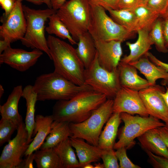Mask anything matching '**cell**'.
<instances>
[{
  "mask_svg": "<svg viewBox=\"0 0 168 168\" xmlns=\"http://www.w3.org/2000/svg\"><path fill=\"white\" fill-rule=\"evenodd\" d=\"M107 99L105 95L93 89L84 91L69 100H58L53 107L52 115L54 120L81 123Z\"/></svg>",
  "mask_w": 168,
  "mask_h": 168,
  "instance_id": "obj_1",
  "label": "cell"
},
{
  "mask_svg": "<svg viewBox=\"0 0 168 168\" xmlns=\"http://www.w3.org/2000/svg\"><path fill=\"white\" fill-rule=\"evenodd\" d=\"M47 41L54 71L77 85H85L84 77L85 68L76 49L50 35L47 37Z\"/></svg>",
  "mask_w": 168,
  "mask_h": 168,
  "instance_id": "obj_2",
  "label": "cell"
},
{
  "mask_svg": "<svg viewBox=\"0 0 168 168\" xmlns=\"http://www.w3.org/2000/svg\"><path fill=\"white\" fill-rule=\"evenodd\" d=\"M33 86L37 101L68 100L82 91L93 89L87 85H77L54 71L38 77Z\"/></svg>",
  "mask_w": 168,
  "mask_h": 168,
  "instance_id": "obj_3",
  "label": "cell"
},
{
  "mask_svg": "<svg viewBox=\"0 0 168 168\" xmlns=\"http://www.w3.org/2000/svg\"><path fill=\"white\" fill-rule=\"evenodd\" d=\"M89 2L91 19L88 32L94 40L122 42L134 36L135 32L128 31L116 23L108 15L104 8Z\"/></svg>",
  "mask_w": 168,
  "mask_h": 168,
  "instance_id": "obj_4",
  "label": "cell"
},
{
  "mask_svg": "<svg viewBox=\"0 0 168 168\" xmlns=\"http://www.w3.org/2000/svg\"><path fill=\"white\" fill-rule=\"evenodd\" d=\"M26 22V31L22 44L26 47L36 49L45 52L50 59L47 39L45 36V22L57 11L53 8L35 10L22 5Z\"/></svg>",
  "mask_w": 168,
  "mask_h": 168,
  "instance_id": "obj_5",
  "label": "cell"
},
{
  "mask_svg": "<svg viewBox=\"0 0 168 168\" xmlns=\"http://www.w3.org/2000/svg\"><path fill=\"white\" fill-rule=\"evenodd\" d=\"M113 99H107L84 121L78 123H70L72 134L70 137L82 138L90 144L98 146L102 128L113 113Z\"/></svg>",
  "mask_w": 168,
  "mask_h": 168,
  "instance_id": "obj_6",
  "label": "cell"
},
{
  "mask_svg": "<svg viewBox=\"0 0 168 168\" xmlns=\"http://www.w3.org/2000/svg\"><path fill=\"white\" fill-rule=\"evenodd\" d=\"M56 14L76 41H78L80 35L88 31L91 19L89 0L66 1Z\"/></svg>",
  "mask_w": 168,
  "mask_h": 168,
  "instance_id": "obj_7",
  "label": "cell"
},
{
  "mask_svg": "<svg viewBox=\"0 0 168 168\" xmlns=\"http://www.w3.org/2000/svg\"><path fill=\"white\" fill-rule=\"evenodd\" d=\"M120 115L124 125L121 130L118 141L114 145V149L122 147L129 149L135 144V138L150 129L165 125L159 119L151 115L133 116L124 112Z\"/></svg>",
  "mask_w": 168,
  "mask_h": 168,
  "instance_id": "obj_8",
  "label": "cell"
},
{
  "mask_svg": "<svg viewBox=\"0 0 168 168\" xmlns=\"http://www.w3.org/2000/svg\"><path fill=\"white\" fill-rule=\"evenodd\" d=\"M84 83L96 92L104 94L107 99H113L121 87L118 69L109 71L104 69L98 62L97 52L90 66L85 69Z\"/></svg>",
  "mask_w": 168,
  "mask_h": 168,
  "instance_id": "obj_9",
  "label": "cell"
},
{
  "mask_svg": "<svg viewBox=\"0 0 168 168\" xmlns=\"http://www.w3.org/2000/svg\"><path fill=\"white\" fill-rule=\"evenodd\" d=\"M16 136L3 148L0 157V168H21L22 157L29 146L25 124H19Z\"/></svg>",
  "mask_w": 168,
  "mask_h": 168,
  "instance_id": "obj_10",
  "label": "cell"
},
{
  "mask_svg": "<svg viewBox=\"0 0 168 168\" xmlns=\"http://www.w3.org/2000/svg\"><path fill=\"white\" fill-rule=\"evenodd\" d=\"M0 36L11 43L21 40L24 37L26 22L21 2L16 0L15 6L8 15L4 13L1 16Z\"/></svg>",
  "mask_w": 168,
  "mask_h": 168,
  "instance_id": "obj_11",
  "label": "cell"
},
{
  "mask_svg": "<svg viewBox=\"0 0 168 168\" xmlns=\"http://www.w3.org/2000/svg\"><path fill=\"white\" fill-rule=\"evenodd\" d=\"M42 51L34 49L28 51L9 46L0 54V63L6 64L19 71L25 72L34 65L43 54Z\"/></svg>",
  "mask_w": 168,
  "mask_h": 168,
  "instance_id": "obj_12",
  "label": "cell"
},
{
  "mask_svg": "<svg viewBox=\"0 0 168 168\" xmlns=\"http://www.w3.org/2000/svg\"><path fill=\"white\" fill-rule=\"evenodd\" d=\"M113 100V113L149 115L138 91L121 87Z\"/></svg>",
  "mask_w": 168,
  "mask_h": 168,
  "instance_id": "obj_13",
  "label": "cell"
},
{
  "mask_svg": "<svg viewBox=\"0 0 168 168\" xmlns=\"http://www.w3.org/2000/svg\"><path fill=\"white\" fill-rule=\"evenodd\" d=\"M164 88L159 85L151 86L139 91L140 96L149 115L168 123V107L161 93Z\"/></svg>",
  "mask_w": 168,
  "mask_h": 168,
  "instance_id": "obj_14",
  "label": "cell"
},
{
  "mask_svg": "<svg viewBox=\"0 0 168 168\" xmlns=\"http://www.w3.org/2000/svg\"><path fill=\"white\" fill-rule=\"evenodd\" d=\"M94 40L99 64L109 71L116 70L123 54L122 42L115 40Z\"/></svg>",
  "mask_w": 168,
  "mask_h": 168,
  "instance_id": "obj_15",
  "label": "cell"
},
{
  "mask_svg": "<svg viewBox=\"0 0 168 168\" xmlns=\"http://www.w3.org/2000/svg\"><path fill=\"white\" fill-rule=\"evenodd\" d=\"M118 69L122 87L139 91L151 86L147 79L138 75L137 69L129 63L120 61Z\"/></svg>",
  "mask_w": 168,
  "mask_h": 168,
  "instance_id": "obj_16",
  "label": "cell"
},
{
  "mask_svg": "<svg viewBox=\"0 0 168 168\" xmlns=\"http://www.w3.org/2000/svg\"><path fill=\"white\" fill-rule=\"evenodd\" d=\"M35 125L33 136L35 137L29 144L25 153L26 156L39 149L51 131V124L54 121L52 115L44 116L37 115L35 118Z\"/></svg>",
  "mask_w": 168,
  "mask_h": 168,
  "instance_id": "obj_17",
  "label": "cell"
},
{
  "mask_svg": "<svg viewBox=\"0 0 168 168\" xmlns=\"http://www.w3.org/2000/svg\"><path fill=\"white\" fill-rule=\"evenodd\" d=\"M138 38L134 43L129 42H126L130 52L127 55L121 59L120 61L126 63L136 61L145 55L151 49L153 45L149 36V31L143 29H139L137 31Z\"/></svg>",
  "mask_w": 168,
  "mask_h": 168,
  "instance_id": "obj_18",
  "label": "cell"
},
{
  "mask_svg": "<svg viewBox=\"0 0 168 168\" xmlns=\"http://www.w3.org/2000/svg\"><path fill=\"white\" fill-rule=\"evenodd\" d=\"M69 139L72 146L76 150L80 168H83L88 163L100 160L102 149L87 143L82 138L69 137Z\"/></svg>",
  "mask_w": 168,
  "mask_h": 168,
  "instance_id": "obj_19",
  "label": "cell"
},
{
  "mask_svg": "<svg viewBox=\"0 0 168 168\" xmlns=\"http://www.w3.org/2000/svg\"><path fill=\"white\" fill-rule=\"evenodd\" d=\"M128 63L134 67L144 75L151 86L155 85L156 81L159 79L168 81V72L152 62L146 55Z\"/></svg>",
  "mask_w": 168,
  "mask_h": 168,
  "instance_id": "obj_20",
  "label": "cell"
},
{
  "mask_svg": "<svg viewBox=\"0 0 168 168\" xmlns=\"http://www.w3.org/2000/svg\"><path fill=\"white\" fill-rule=\"evenodd\" d=\"M137 138L145 150L168 159V149L156 128L148 130Z\"/></svg>",
  "mask_w": 168,
  "mask_h": 168,
  "instance_id": "obj_21",
  "label": "cell"
},
{
  "mask_svg": "<svg viewBox=\"0 0 168 168\" xmlns=\"http://www.w3.org/2000/svg\"><path fill=\"white\" fill-rule=\"evenodd\" d=\"M23 90L21 85L15 87L6 102L0 105L2 118L11 119L18 124L22 121V116L18 112V107L19 100L22 97Z\"/></svg>",
  "mask_w": 168,
  "mask_h": 168,
  "instance_id": "obj_22",
  "label": "cell"
},
{
  "mask_svg": "<svg viewBox=\"0 0 168 168\" xmlns=\"http://www.w3.org/2000/svg\"><path fill=\"white\" fill-rule=\"evenodd\" d=\"M121 120L120 113L112 114L99 136L98 145L99 147L101 149L113 148Z\"/></svg>",
  "mask_w": 168,
  "mask_h": 168,
  "instance_id": "obj_23",
  "label": "cell"
},
{
  "mask_svg": "<svg viewBox=\"0 0 168 168\" xmlns=\"http://www.w3.org/2000/svg\"><path fill=\"white\" fill-rule=\"evenodd\" d=\"M22 97L26 100V112L25 118V125L28 133V142L30 144L33 139L32 138L35 128V106L37 99V95L34 91L33 86L28 85L23 89Z\"/></svg>",
  "mask_w": 168,
  "mask_h": 168,
  "instance_id": "obj_24",
  "label": "cell"
},
{
  "mask_svg": "<svg viewBox=\"0 0 168 168\" xmlns=\"http://www.w3.org/2000/svg\"><path fill=\"white\" fill-rule=\"evenodd\" d=\"M78 41L77 52L86 69L91 65L97 53L95 40L87 31L80 36Z\"/></svg>",
  "mask_w": 168,
  "mask_h": 168,
  "instance_id": "obj_25",
  "label": "cell"
},
{
  "mask_svg": "<svg viewBox=\"0 0 168 168\" xmlns=\"http://www.w3.org/2000/svg\"><path fill=\"white\" fill-rule=\"evenodd\" d=\"M69 123L54 120L51 124V132L40 149L53 148L61 142L71 137L72 134L69 127Z\"/></svg>",
  "mask_w": 168,
  "mask_h": 168,
  "instance_id": "obj_26",
  "label": "cell"
},
{
  "mask_svg": "<svg viewBox=\"0 0 168 168\" xmlns=\"http://www.w3.org/2000/svg\"><path fill=\"white\" fill-rule=\"evenodd\" d=\"M111 17L128 31L137 32L139 29L138 21L133 9H109Z\"/></svg>",
  "mask_w": 168,
  "mask_h": 168,
  "instance_id": "obj_27",
  "label": "cell"
},
{
  "mask_svg": "<svg viewBox=\"0 0 168 168\" xmlns=\"http://www.w3.org/2000/svg\"><path fill=\"white\" fill-rule=\"evenodd\" d=\"M72 147L69 137L53 147L63 168H80L79 161Z\"/></svg>",
  "mask_w": 168,
  "mask_h": 168,
  "instance_id": "obj_28",
  "label": "cell"
},
{
  "mask_svg": "<svg viewBox=\"0 0 168 168\" xmlns=\"http://www.w3.org/2000/svg\"><path fill=\"white\" fill-rule=\"evenodd\" d=\"M34 154V161L38 168H63L53 148L38 150Z\"/></svg>",
  "mask_w": 168,
  "mask_h": 168,
  "instance_id": "obj_29",
  "label": "cell"
},
{
  "mask_svg": "<svg viewBox=\"0 0 168 168\" xmlns=\"http://www.w3.org/2000/svg\"><path fill=\"white\" fill-rule=\"evenodd\" d=\"M138 21L139 29L149 31L160 15L145 4H142L133 9Z\"/></svg>",
  "mask_w": 168,
  "mask_h": 168,
  "instance_id": "obj_30",
  "label": "cell"
},
{
  "mask_svg": "<svg viewBox=\"0 0 168 168\" xmlns=\"http://www.w3.org/2000/svg\"><path fill=\"white\" fill-rule=\"evenodd\" d=\"M48 25L45 30L49 35L54 34L63 40L67 39L72 45L77 43L72 37L68 29L56 13L49 18Z\"/></svg>",
  "mask_w": 168,
  "mask_h": 168,
  "instance_id": "obj_31",
  "label": "cell"
},
{
  "mask_svg": "<svg viewBox=\"0 0 168 168\" xmlns=\"http://www.w3.org/2000/svg\"><path fill=\"white\" fill-rule=\"evenodd\" d=\"M162 22V19L159 16L152 26L149 35L157 50L159 52L166 53L168 52V49L165 46Z\"/></svg>",
  "mask_w": 168,
  "mask_h": 168,
  "instance_id": "obj_32",
  "label": "cell"
},
{
  "mask_svg": "<svg viewBox=\"0 0 168 168\" xmlns=\"http://www.w3.org/2000/svg\"><path fill=\"white\" fill-rule=\"evenodd\" d=\"M19 124L11 119L1 118L0 121V146L11 140L12 135L17 130Z\"/></svg>",
  "mask_w": 168,
  "mask_h": 168,
  "instance_id": "obj_33",
  "label": "cell"
},
{
  "mask_svg": "<svg viewBox=\"0 0 168 168\" xmlns=\"http://www.w3.org/2000/svg\"><path fill=\"white\" fill-rule=\"evenodd\" d=\"M113 148L102 149L101 156L105 168H119L118 158Z\"/></svg>",
  "mask_w": 168,
  "mask_h": 168,
  "instance_id": "obj_34",
  "label": "cell"
},
{
  "mask_svg": "<svg viewBox=\"0 0 168 168\" xmlns=\"http://www.w3.org/2000/svg\"><path fill=\"white\" fill-rule=\"evenodd\" d=\"M126 148L122 147L116 149L115 154L119 162L120 168H140L138 166L133 163L127 156Z\"/></svg>",
  "mask_w": 168,
  "mask_h": 168,
  "instance_id": "obj_35",
  "label": "cell"
},
{
  "mask_svg": "<svg viewBox=\"0 0 168 168\" xmlns=\"http://www.w3.org/2000/svg\"><path fill=\"white\" fill-rule=\"evenodd\" d=\"M149 160L153 167L155 168H168V159L145 150Z\"/></svg>",
  "mask_w": 168,
  "mask_h": 168,
  "instance_id": "obj_36",
  "label": "cell"
},
{
  "mask_svg": "<svg viewBox=\"0 0 168 168\" xmlns=\"http://www.w3.org/2000/svg\"><path fill=\"white\" fill-rule=\"evenodd\" d=\"M145 4L160 16L166 9L168 0H148Z\"/></svg>",
  "mask_w": 168,
  "mask_h": 168,
  "instance_id": "obj_37",
  "label": "cell"
},
{
  "mask_svg": "<svg viewBox=\"0 0 168 168\" xmlns=\"http://www.w3.org/2000/svg\"><path fill=\"white\" fill-rule=\"evenodd\" d=\"M141 0H118V9H133L141 4Z\"/></svg>",
  "mask_w": 168,
  "mask_h": 168,
  "instance_id": "obj_38",
  "label": "cell"
},
{
  "mask_svg": "<svg viewBox=\"0 0 168 168\" xmlns=\"http://www.w3.org/2000/svg\"><path fill=\"white\" fill-rule=\"evenodd\" d=\"M96 5L104 8L106 10L109 9H118L117 3L118 0H89Z\"/></svg>",
  "mask_w": 168,
  "mask_h": 168,
  "instance_id": "obj_39",
  "label": "cell"
},
{
  "mask_svg": "<svg viewBox=\"0 0 168 168\" xmlns=\"http://www.w3.org/2000/svg\"><path fill=\"white\" fill-rule=\"evenodd\" d=\"M16 0H3L0 2V4L2 8L3 9L6 15L9 14L13 9L16 2Z\"/></svg>",
  "mask_w": 168,
  "mask_h": 168,
  "instance_id": "obj_40",
  "label": "cell"
},
{
  "mask_svg": "<svg viewBox=\"0 0 168 168\" xmlns=\"http://www.w3.org/2000/svg\"><path fill=\"white\" fill-rule=\"evenodd\" d=\"M146 55L152 62L156 65L162 68L168 72V63L164 62L160 60L149 52L147 53Z\"/></svg>",
  "mask_w": 168,
  "mask_h": 168,
  "instance_id": "obj_41",
  "label": "cell"
},
{
  "mask_svg": "<svg viewBox=\"0 0 168 168\" xmlns=\"http://www.w3.org/2000/svg\"><path fill=\"white\" fill-rule=\"evenodd\" d=\"M156 129L168 149V123L165 124L164 126Z\"/></svg>",
  "mask_w": 168,
  "mask_h": 168,
  "instance_id": "obj_42",
  "label": "cell"
},
{
  "mask_svg": "<svg viewBox=\"0 0 168 168\" xmlns=\"http://www.w3.org/2000/svg\"><path fill=\"white\" fill-rule=\"evenodd\" d=\"M34 161V153L26 156L25 158L22 162L21 168H33V165Z\"/></svg>",
  "mask_w": 168,
  "mask_h": 168,
  "instance_id": "obj_43",
  "label": "cell"
},
{
  "mask_svg": "<svg viewBox=\"0 0 168 168\" xmlns=\"http://www.w3.org/2000/svg\"><path fill=\"white\" fill-rule=\"evenodd\" d=\"M162 19V29L165 44L166 47L168 49V18Z\"/></svg>",
  "mask_w": 168,
  "mask_h": 168,
  "instance_id": "obj_44",
  "label": "cell"
},
{
  "mask_svg": "<svg viewBox=\"0 0 168 168\" xmlns=\"http://www.w3.org/2000/svg\"><path fill=\"white\" fill-rule=\"evenodd\" d=\"M66 0H50L52 8L57 11L64 4Z\"/></svg>",
  "mask_w": 168,
  "mask_h": 168,
  "instance_id": "obj_45",
  "label": "cell"
},
{
  "mask_svg": "<svg viewBox=\"0 0 168 168\" xmlns=\"http://www.w3.org/2000/svg\"><path fill=\"white\" fill-rule=\"evenodd\" d=\"M11 43L5 40H0V54H1L10 45Z\"/></svg>",
  "mask_w": 168,
  "mask_h": 168,
  "instance_id": "obj_46",
  "label": "cell"
},
{
  "mask_svg": "<svg viewBox=\"0 0 168 168\" xmlns=\"http://www.w3.org/2000/svg\"><path fill=\"white\" fill-rule=\"evenodd\" d=\"M166 90L161 93V95L165 103L168 107V88L166 86Z\"/></svg>",
  "mask_w": 168,
  "mask_h": 168,
  "instance_id": "obj_47",
  "label": "cell"
},
{
  "mask_svg": "<svg viewBox=\"0 0 168 168\" xmlns=\"http://www.w3.org/2000/svg\"><path fill=\"white\" fill-rule=\"evenodd\" d=\"M17 1L21 2L23 0H26L28 2H31L36 5H41L44 3L43 0H16Z\"/></svg>",
  "mask_w": 168,
  "mask_h": 168,
  "instance_id": "obj_48",
  "label": "cell"
},
{
  "mask_svg": "<svg viewBox=\"0 0 168 168\" xmlns=\"http://www.w3.org/2000/svg\"><path fill=\"white\" fill-rule=\"evenodd\" d=\"M160 17L163 18H168V5L164 13L160 16Z\"/></svg>",
  "mask_w": 168,
  "mask_h": 168,
  "instance_id": "obj_49",
  "label": "cell"
},
{
  "mask_svg": "<svg viewBox=\"0 0 168 168\" xmlns=\"http://www.w3.org/2000/svg\"><path fill=\"white\" fill-rule=\"evenodd\" d=\"M94 168H105V166L103 164L98 162L95 164Z\"/></svg>",
  "mask_w": 168,
  "mask_h": 168,
  "instance_id": "obj_50",
  "label": "cell"
},
{
  "mask_svg": "<svg viewBox=\"0 0 168 168\" xmlns=\"http://www.w3.org/2000/svg\"><path fill=\"white\" fill-rule=\"evenodd\" d=\"M43 1L44 3H45L47 6L48 8H52L50 0H43Z\"/></svg>",
  "mask_w": 168,
  "mask_h": 168,
  "instance_id": "obj_51",
  "label": "cell"
},
{
  "mask_svg": "<svg viewBox=\"0 0 168 168\" xmlns=\"http://www.w3.org/2000/svg\"><path fill=\"white\" fill-rule=\"evenodd\" d=\"M4 93V89L1 85H0V98L2 97Z\"/></svg>",
  "mask_w": 168,
  "mask_h": 168,
  "instance_id": "obj_52",
  "label": "cell"
},
{
  "mask_svg": "<svg viewBox=\"0 0 168 168\" xmlns=\"http://www.w3.org/2000/svg\"><path fill=\"white\" fill-rule=\"evenodd\" d=\"M91 163H88L85 165L83 168H94V166L91 164Z\"/></svg>",
  "mask_w": 168,
  "mask_h": 168,
  "instance_id": "obj_53",
  "label": "cell"
},
{
  "mask_svg": "<svg viewBox=\"0 0 168 168\" xmlns=\"http://www.w3.org/2000/svg\"><path fill=\"white\" fill-rule=\"evenodd\" d=\"M163 84L165 86L167 85L168 86V81L164 80V81L163 82Z\"/></svg>",
  "mask_w": 168,
  "mask_h": 168,
  "instance_id": "obj_54",
  "label": "cell"
},
{
  "mask_svg": "<svg viewBox=\"0 0 168 168\" xmlns=\"http://www.w3.org/2000/svg\"><path fill=\"white\" fill-rule=\"evenodd\" d=\"M142 3L146 4L148 0H141Z\"/></svg>",
  "mask_w": 168,
  "mask_h": 168,
  "instance_id": "obj_55",
  "label": "cell"
}]
</instances>
